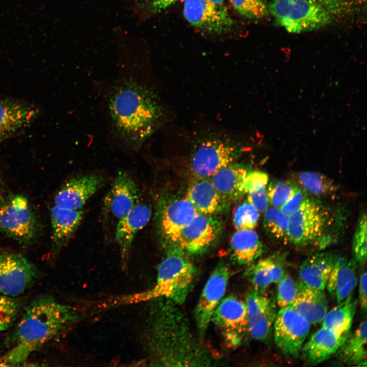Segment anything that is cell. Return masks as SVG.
<instances>
[{
	"mask_svg": "<svg viewBox=\"0 0 367 367\" xmlns=\"http://www.w3.org/2000/svg\"><path fill=\"white\" fill-rule=\"evenodd\" d=\"M112 136L123 147L138 149L162 114L158 99L143 77H117L104 98Z\"/></svg>",
	"mask_w": 367,
	"mask_h": 367,
	"instance_id": "cell-1",
	"label": "cell"
},
{
	"mask_svg": "<svg viewBox=\"0 0 367 367\" xmlns=\"http://www.w3.org/2000/svg\"><path fill=\"white\" fill-rule=\"evenodd\" d=\"M79 318L74 307L48 295L35 298L6 343L11 349L2 358L7 366L19 365Z\"/></svg>",
	"mask_w": 367,
	"mask_h": 367,
	"instance_id": "cell-2",
	"label": "cell"
},
{
	"mask_svg": "<svg viewBox=\"0 0 367 367\" xmlns=\"http://www.w3.org/2000/svg\"><path fill=\"white\" fill-rule=\"evenodd\" d=\"M166 255L160 263L156 282L151 289L114 301L116 304L164 298L176 304L186 301L192 290L196 269L188 254L176 245L166 247Z\"/></svg>",
	"mask_w": 367,
	"mask_h": 367,
	"instance_id": "cell-3",
	"label": "cell"
},
{
	"mask_svg": "<svg viewBox=\"0 0 367 367\" xmlns=\"http://www.w3.org/2000/svg\"><path fill=\"white\" fill-rule=\"evenodd\" d=\"M268 8L277 23L290 33L314 31L333 20L317 0H270Z\"/></svg>",
	"mask_w": 367,
	"mask_h": 367,
	"instance_id": "cell-4",
	"label": "cell"
},
{
	"mask_svg": "<svg viewBox=\"0 0 367 367\" xmlns=\"http://www.w3.org/2000/svg\"><path fill=\"white\" fill-rule=\"evenodd\" d=\"M330 209L318 200L305 196L299 208L289 217L290 242L304 246L323 239L332 222Z\"/></svg>",
	"mask_w": 367,
	"mask_h": 367,
	"instance_id": "cell-5",
	"label": "cell"
},
{
	"mask_svg": "<svg viewBox=\"0 0 367 367\" xmlns=\"http://www.w3.org/2000/svg\"><path fill=\"white\" fill-rule=\"evenodd\" d=\"M40 226L27 197L9 196L0 201V231L23 247L36 240Z\"/></svg>",
	"mask_w": 367,
	"mask_h": 367,
	"instance_id": "cell-6",
	"label": "cell"
},
{
	"mask_svg": "<svg viewBox=\"0 0 367 367\" xmlns=\"http://www.w3.org/2000/svg\"><path fill=\"white\" fill-rule=\"evenodd\" d=\"M243 151L240 144L229 139H206L192 152L189 163L190 170L199 178H206L233 164Z\"/></svg>",
	"mask_w": 367,
	"mask_h": 367,
	"instance_id": "cell-7",
	"label": "cell"
},
{
	"mask_svg": "<svg viewBox=\"0 0 367 367\" xmlns=\"http://www.w3.org/2000/svg\"><path fill=\"white\" fill-rule=\"evenodd\" d=\"M198 214L187 197L165 195L159 200L156 223L163 245H175L181 230Z\"/></svg>",
	"mask_w": 367,
	"mask_h": 367,
	"instance_id": "cell-8",
	"label": "cell"
},
{
	"mask_svg": "<svg viewBox=\"0 0 367 367\" xmlns=\"http://www.w3.org/2000/svg\"><path fill=\"white\" fill-rule=\"evenodd\" d=\"M310 324L291 305L281 308L274 322V340L286 356L298 355L309 335Z\"/></svg>",
	"mask_w": 367,
	"mask_h": 367,
	"instance_id": "cell-9",
	"label": "cell"
},
{
	"mask_svg": "<svg viewBox=\"0 0 367 367\" xmlns=\"http://www.w3.org/2000/svg\"><path fill=\"white\" fill-rule=\"evenodd\" d=\"M37 267L22 255L0 254V293L16 297L31 287L39 277Z\"/></svg>",
	"mask_w": 367,
	"mask_h": 367,
	"instance_id": "cell-10",
	"label": "cell"
},
{
	"mask_svg": "<svg viewBox=\"0 0 367 367\" xmlns=\"http://www.w3.org/2000/svg\"><path fill=\"white\" fill-rule=\"evenodd\" d=\"M224 222L216 215L198 213L181 230L175 245L188 255L204 253L220 237Z\"/></svg>",
	"mask_w": 367,
	"mask_h": 367,
	"instance_id": "cell-11",
	"label": "cell"
},
{
	"mask_svg": "<svg viewBox=\"0 0 367 367\" xmlns=\"http://www.w3.org/2000/svg\"><path fill=\"white\" fill-rule=\"evenodd\" d=\"M211 322L219 329L229 347L240 346L248 333L245 302L235 296H228L222 299Z\"/></svg>",
	"mask_w": 367,
	"mask_h": 367,
	"instance_id": "cell-12",
	"label": "cell"
},
{
	"mask_svg": "<svg viewBox=\"0 0 367 367\" xmlns=\"http://www.w3.org/2000/svg\"><path fill=\"white\" fill-rule=\"evenodd\" d=\"M229 270L219 263L212 272L201 292L195 310L197 332L203 339L213 314L223 297L229 278Z\"/></svg>",
	"mask_w": 367,
	"mask_h": 367,
	"instance_id": "cell-13",
	"label": "cell"
},
{
	"mask_svg": "<svg viewBox=\"0 0 367 367\" xmlns=\"http://www.w3.org/2000/svg\"><path fill=\"white\" fill-rule=\"evenodd\" d=\"M184 15L191 25L212 34L227 31L233 24L223 4L208 0H184Z\"/></svg>",
	"mask_w": 367,
	"mask_h": 367,
	"instance_id": "cell-14",
	"label": "cell"
},
{
	"mask_svg": "<svg viewBox=\"0 0 367 367\" xmlns=\"http://www.w3.org/2000/svg\"><path fill=\"white\" fill-rule=\"evenodd\" d=\"M248 332L254 339L265 340L273 329L276 316L275 301L264 291L256 289L246 295Z\"/></svg>",
	"mask_w": 367,
	"mask_h": 367,
	"instance_id": "cell-15",
	"label": "cell"
},
{
	"mask_svg": "<svg viewBox=\"0 0 367 367\" xmlns=\"http://www.w3.org/2000/svg\"><path fill=\"white\" fill-rule=\"evenodd\" d=\"M138 187L125 172L118 173L103 201L106 214L117 223L124 217L139 201Z\"/></svg>",
	"mask_w": 367,
	"mask_h": 367,
	"instance_id": "cell-16",
	"label": "cell"
},
{
	"mask_svg": "<svg viewBox=\"0 0 367 367\" xmlns=\"http://www.w3.org/2000/svg\"><path fill=\"white\" fill-rule=\"evenodd\" d=\"M103 184V177L97 175L72 178L58 191L54 199V205L71 209H82Z\"/></svg>",
	"mask_w": 367,
	"mask_h": 367,
	"instance_id": "cell-17",
	"label": "cell"
},
{
	"mask_svg": "<svg viewBox=\"0 0 367 367\" xmlns=\"http://www.w3.org/2000/svg\"><path fill=\"white\" fill-rule=\"evenodd\" d=\"M151 215L150 206L145 202L138 201L133 208L116 224L115 240L119 248L123 268L127 265L135 237L147 225Z\"/></svg>",
	"mask_w": 367,
	"mask_h": 367,
	"instance_id": "cell-18",
	"label": "cell"
},
{
	"mask_svg": "<svg viewBox=\"0 0 367 367\" xmlns=\"http://www.w3.org/2000/svg\"><path fill=\"white\" fill-rule=\"evenodd\" d=\"M84 212L56 205L51 208L52 255L57 256L68 243L80 226Z\"/></svg>",
	"mask_w": 367,
	"mask_h": 367,
	"instance_id": "cell-19",
	"label": "cell"
},
{
	"mask_svg": "<svg viewBox=\"0 0 367 367\" xmlns=\"http://www.w3.org/2000/svg\"><path fill=\"white\" fill-rule=\"evenodd\" d=\"M346 338L322 326L303 344L302 359L309 365L323 362L336 353Z\"/></svg>",
	"mask_w": 367,
	"mask_h": 367,
	"instance_id": "cell-20",
	"label": "cell"
},
{
	"mask_svg": "<svg viewBox=\"0 0 367 367\" xmlns=\"http://www.w3.org/2000/svg\"><path fill=\"white\" fill-rule=\"evenodd\" d=\"M187 197L198 213L218 215L229 208L230 202L205 178L194 181L188 189Z\"/></svg>",
	"mask_w": 367,
	"mask_h": 367,
	"instance_id": "cell-21",
	"label": "cell"
},
{
	"mask_svg": "<svg viewBox=\"0 0 367 367\" xmlns=\"http://www.w3.org/2000/svg\"><path fill=\"white\" fill-rule=\"evenodd\" d=\"M337 256L329 251L308 257L300 267V281L308 287L324 291Z\"/></svg>",
	"mask_w": 367,
	"mask_h": 367,
	"instance_id": "cell-22",
	"label": "cell"
},
{
	"mask_svg": "<svg viewBox=\"0 0 367 367\" xmlns=\"http://www.w3.org/2000/svg\"><path fill=\"white\" fill-rule=\"evenodd\" d=\"M38 110L16 100L0 99V139H7L29 125L36 117Z\"/></svg>",
	"mask_w": 367,
	"mask_h": 367,
	"instance_id": "cell-23",
	"label": "cell"
},
{
	"mask_svg": "<svg viewBox=\"0 0 367 367\" xmlns=\"http://www.w3.org/2000/svg\"><path fill=\"white\" fill-rule=\"evenodd\" d=\"M249 171L241 164H232L212 176L211 181L218 192L229 202L246 194V182Z\"/></svg>",
	"mask_w": 367,
	"mask_h": 367,
	"instance_id": "cell-24",
	"label": "cell"
},
{
	"mask_svg": "<svg viewBox=\"0 0 367 367\" xmlns=\"http://www.w3.org/2000/svg\"><path fill=\"white\" fill-rule=\"evenodd\" d=\"M291 306L310 325L322 322L328 311V300L324 291L308 287L302 283Z\"/></svg>",
	"mask_w": 367,
	"mask_h": 367,
	"instance_id": "cell-25",
	"label": "cell"
},
{
	"mask_svg": "<svg viewBox=\"0 0 367 367\" xmlns=\"http://www.w3.org/2000/svg\"><path fill=\"white\" fill-rule=\"evenodd\" d=\"M285 274L284 256L274 254L250 266L245 276L254 289L264 291L272 283H277Z\"/></svg>",
	"mask_w": 367,
	"mask_h": 367,
	"instance_id": "cell-26",
	"label": "cell"
},
{
	"mask_svg": "<svg viewBox=\"0 0 367 367\" xmlns=\"http://www.w3.org/2000/svg\"><path fill=\"white\" fill-rule=\"evenodd\" d=\"M264 251V245L253 229L237 230L231 238V256L239 265L252 264Z\"/></svg>",
	"mask_w": 367,
	"mask_h": 367,
	"instance_id": "cell-27",
	"label": "cell"
},
{
	"mask_svg": "<svg viewBox=\"0 0 367 367\" xmlns=\"http://www.w3.org/2000/svg\"><path fill=\"white\" fill-rule=\"evenodd\" d=\"M367 322L364 319L356 330L350 333L336 352L339 363L366 366Z\"/></svg>",
	"mask_w": 367,
	"mask_h": 367,
	"instance_id": "cell-28",
	"label": "cell"
},
{
	"mask_svg": "<svg viewBox=\"0 0 367 367\" xmlns=\"http://www.w3.org/2000/svg\"><path fill=\"white\" fill-rule=\"evenodd\" d=\"M357 306V300L351 294L347 298L327 311L322 326L337 334L347 337L349 335Z\"/></svg>",
	"mask_w": 367,
	"mask_h": 367,
	"instance_id": "cell-29",
	"label": "cell"
},
{
	"mask_svg": "<svg viewBox=\"0 0 367 367\" xmlns=\"http://www.w3.org/2000/svg\"><path fill=\"white\" fill-rule=\"evenodd\" d=\"M263 226L267 234L273 241L284 244L290 242L288 217L280 209L267 208L265 211Z\"/></svg>",
	"mask_w": 367,
	"mask_h": 367,
	"instance_id": "cell-30",
	"label": "cell"
},
{
	"mask_svg": "<svg viewBox=\"0 0 367 367\" xmlns=\"http://www.w3.org/2000/svg\"><path fill=\"white\" fill-rule=\"evenodd\" d=\"M296 179L301 188L316 196H327L336 191L333 180L318 172H301L296 175Z\"/></svg>",
	"mask_w": 367,
	"mask_h": 367,
	"instance_id": "cell-31",
	"label": "cell"
},
{
	"mask_svg": "<svg viewBox=\"0 0 367 367\" xmlns=\"http://www.w3.org/2000/svg\"><path fill=\"white\" fill-rule=\"evenodd\" d=\"M356 268L354 259L337 256L326 286L329 293L334 297L339 289L356 274Z\"/></svg>",
	"mask_w": 367,
	"mask_h": 367,
	"instance_id": "cell-32",
	"label": "cell"
},
{
	"mask_svg": "<svg viewBox=\"0 0 367 367\" xmlns=\"http://www.w3.org/2000/svg\"><path fill=\"white\" fill-rule=\"evenodd\" d=\"M296 186L290 181H271L267 188L268 203L279 209L291 197Z\"/></svg>",
	"mask_w": 367,
	"mask_h": 367,
	"instance_id": "cell-33",
	"label": "cell"
},
{
	"mask_svg": "<svg viewBox=\"0 0 367 367\" xmlns=\"http://www.w3.org/2000/svg\"><path fill=\"white\" fill-rule=\"evenodd\" d=\"M259 211L247 200L239 205L234 209L233 223L237 230L253 229L257 224Z\"/></svg>",
	"mask_w": 367,
	"mask_h": 367,
	"instance_id": "cell-34",
	"label": "cell"
},
{
	"mask_svg": "<svg viewBox=\"0 0 367 367\" xmlns=\"http://www.w3.org/2000/svg\"><path fill=\"white\" fill-rule=\"evenodd\" d=\"M277 284L276 299L278 305L281 308L291 305L300 290L302 283L285 274Z\"/></svg>",
	"mask_w": 367,
	"mask_h": 367,
	"instance_id": "cell-35",
	"label": "cell"
},
{
	"mask_svg": "<svg viewBox=\"0 0 367 367\" xmlns=\"http://www.w3.org/2000/svg\"><path fill=\"white\" fill-rule=\"evenodd\" d=\"M366 215L364 213L359 218L352 244V252L354 259L357 263L361 265H363L366 260Z\"/></svg>",
	"mask_w": 367,
	"mask_h": 367,
	"instance_id": "cell-36",
	"label": "cell"
},
{
	"mask_svg": "<svg viewBox=\"0 0 367 367\" xmlns=\"http://www.w3.org/2000/svg\"><path fill=\"white\" fill-rule=\"evenodd\" d=\"M20 307V301L14 297L0 295V331L9 328L14 324Z\"/></svg>",
	"mask_w": 367,
	"mask_h": 367,
	"instance_id": "cell-37",
	"label": "cell"
},
{
	"mask_svg": "<svg viewBox=\"0 0 367 367\" xmlns=\"http://www.w3.org/2000/svg\"><path fill=\"white\" fill-rule=\"evenodd\" d=\"M241 15L249 19H260L269 12L268 5L264 0H229Z\"/></svg>",
	"mask_w": 367,
	"mask_h": 367,
	"instance_id": "cell-38",
	"label": "cell"
},
{
	"mask_svg": "<svg viewBox=\"0 0 367 367\" xmlns=\"http://www.w3.org/2000/svg\"><path fill=\"white\" fill-rule=\"evenodd\" d=\"M246 194L247 200L259 212H264L267 209L268 201L266 186L249 190Z\"/></svg>",
	"mask_w": 367,
	"mask_h": 367,
	"instance_id": "cell-39",
	"label": "cell"
},
{
	"mask_svg": "<svg viewBox=\"0 0 367 367\" xmlns=\"http://www.w3.org/2000/svg\"><path fill=\"white\" fill-rule=\"evenodd\" d=\"M305 196L302 188L297 185L291 197L279 209L289 217L299 208Z\"/></svg>",
	"mask_w": 367,
	"mask_h": 367,
	"instance_id": "cell-40",
	"label": "cell"
},
{
	"mask_svg": "<svg viewBox=\"0 0 367 367\" xmlns=\"http://www.w3.org/2000/svg\"><path fill=\"white\" fill-rule=\"evenodd\" d=\"M332 16L343 15L351 7L349 0H317Z\"/></svg>",
	"mask_w": 367,
	"mask_h": 367,
	"instance_id": "cell-41",
	"label": "cell"
},
{
	"mask_svg": "<svg viewBox=\"0 0 367 367\" xmlns=\"http://www.w3.org/2000/svg\"><path fill=\"white\" fill-rule=\"evenodd\" d=\"M268 181V175L265 172L259 171H249L246 179V193L249 190L267 186Z\"/></svg>",
	"mask_w": 367,
	"mask_h": 367,
	"instance_id": "cell-42",
	"label": "cell"
},
{
	"mask_svg": "<svg viewBox=\"0 0 367 367\" xmlns=\"http://www.w3.org/2000/svg\"><path fill=\"white\" fill-rule=\"evenodd\" d=\"M357 282L358 277L357 274H355L339 289L334 296L338 303L343 301L352 294L357 285Z\"/></svg>",
	"mask_w": 367,
	"mask_h": 367,
	"instance_id": "cell-43",
	"label": "cell"
},
{
	"mask_svg": "<svg viewBox=\"0 0 367 367\" xmlns=\"http://www.w3.org/2000/svg\"><path fill=\"white\" fill-rule=\"evenodd\" d=\"M366 273L364 271L361 273L359 284V303L363 311H366L367 307L366 300Z\"/></svg>",
	"mask_w": 367,
	"mask_h": 367,
	"instance_id": "cell-44",
	"label": "cell"
},
{
	"mask_svg": "<svg viewBox=\"0 0 367 367\" xmlns=\"http://www.w3.org/2000/svg\"><path fill=\"white\" fill-rule=\"evenodd\" d=\"M179 0H161L153 5L151 8L154 11H160L166 9Z\"/></svg>",
	"mask_w": 367,
	"mask_h": 367,
	"instance_id": "cell-45",
	"label": "cell"
},
{
	"mask_svg": "<svg viewBox=\"0 0 367 367\" xmlns=\"http://www.w3.org/2000/svg\"><path fill=\"white\" fill-rule=\"evenodd\" d=\"M141 1L150 4L151 7L153 5L157 3L161 0H141Z\"/></svg>",
	"mask_w": 367,
	"mask_h": 367,
	"instance_id": "cell-46",
	"label": "cell"
},
{
	"mask_svg": "<svg viewBox=\"0 0 367 367\" xmlns=\"http://www.w3.org/2000/svg\"><path fill=\"white\" fill-rule=\"evenodd\" d=\"M211 2L218 5H222L225 0H208Z\"/></svg>",
	"mask_w": 367,
	"mask_h": 367,
	"instance_id": "cell-47",
	"label": "cell"
},
{
	"mask_svg": "<svg viewBox=\"0 0 367 367\" xmlns=\"http://www.w3.org/2000/svg\"><path fill=\"white\" fill-rule=\"evenodd\" d=\"M0 366H7L5 362L0 358Z\"/></svg>",
	"mask_w": 367,
	"mask_h": 367,
	"instance_id": "cell-48",
	"label": "cell"
},
{
	"mask_svg": "<svg viewBox=\"0 0 367 367\" xmlns=\"http://www.w3.org/2000/svg\"><path fill=\"white\" fill-rule=\"evenodd\" d=\"M1 177H0V187H1Z\"/></svg>",
	"mask_w": 367,
	"mask_h": 367,
	"instance_id": "cell-49",
	"label": "cell"
}]
</instances>
